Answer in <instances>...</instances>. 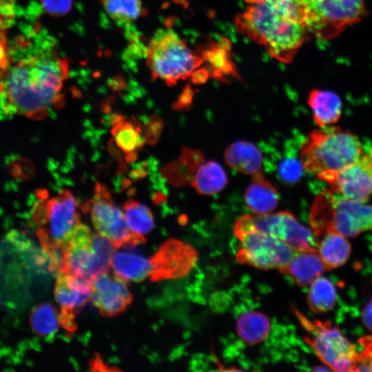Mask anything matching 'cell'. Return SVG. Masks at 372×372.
<instances>
[{"mask_svg":"<svg viewBox=\"0 0 372 372\" xmlns=\"http://www.w3.org/2000/svg\"><path fill=\"white\" fill-rule=\"evenodd\" d=\"M68 74V61L50 39L35 32L17 37L0 72V119L45 118L50 106L63 104L60 92Z\"/></svg>","mask_w":372,"mask_h":372,"instance_id":"1","label":"cell"},{"mask_svg":"<svg viewBox=\"0 0 372 372\" xmlns=\"http://www.w3.org/2000/svg\"><path fill=\"white\" fill-rule=\"evenodd\" d=\"M251 5L235 20L237 30L273 58L290 62L311 33L308 0H245Z\"/></svg>","mask_w":372,"mask_h":372,"instance_id":"2","label":"cell"},{"mask_svg":"<svg viewBox=\"0 0 372 372\" xmlns=\"http://www.w3.org/2000/svg\"><path fill=\"white\" fill-rule=\"evenodd\" d=\"M312 131L300 147V162L307 172L316 176L342 169L363 155L358 137L338 126Z\"/></svg>","mask_w":372,"mask_h":372,"instance_id":"3","label":"cell"},{"mask_svg":"<svg viewBox=\"0 0 372 372\" xmlns=\"http://www.w3.org/2000/svg\"><path fill=\"white\" fill-rule=\"evenodd\" d=\"M310 220L316 237L329 231L354 237L372 231V205L347 200L326 189L314 200Z\"/></svg>","mask_w":372,"mask_h":372,"instance_id":"4","label":"cell"},{"mask_svg":"<svg viewBox=\"0 0 372 372\" xmlns=\"http://www.w3.org/2000/svg\"><path fill=\"white\" fill-rule=\"evenodd\" d=\"M202 59L171 28L157 30L146 48V63L154 79L174 85L190 76Z\"/></svg>","mask_w":372,"mask_h":372,"instance_id":"5","label":"cell"},{"mask_svg":"<svg viewBox=\"0 0 372 372\" xmlns=\"http://www.w3.org/2000/svg\"><path fill=\"white\" fill-rule=\"evenodd\" d=\"M116 249L109 239L79 223L64 249L60 272L90 282L109 271Z\"/></svg>","mask_w":372,"mask_h":372,"instance_id":"6","label":"cell"},{"mask_svg":"<svg viewBox=\"0 0 372 372\" xmlns=\"http://www.w3.org/2000/svg\"><path fill=\"white\" fill-rule=\"evenodd\" d=\"M293 311L309 333L304 337L305 342L321 361L335 371H353L358 353L340 329L327 321L311 320L296 309Z\"/></svg>","mask_w":372,"mask_h":372,"instance_id":"7","label":"cell"},{"mask_svg":"<svg viewBox=\"0 0 372 372\" xmlns=\"http://www.w3.org/2000/svg\"><path fill=\"white\" fill-rule=\"evenodd\" d=\"M47 201L48 211L36 233L51 262L62 258L75 227L80 223L77 203L68 190H61Z\"/></svg>","mask_w":372,"mask_h":372,"instance_id":"8","label":"cell"},{"mask_svg":"<svg viewBox=\"0 0 372 372\" xmlns=\"http://www.w3.org/2000/svg\"><path fill=\"white\" fill-rule=\"evenodd\" d=\"M251 230L268 234L295 251L317 248V239L313 232L299 223L289 211L262 215L243 214L236 220L234 226L236 236Z\"/></svg>","mask_w":372,"mask_h":372,"instance_id":"9","label":"cell"},{"mask_svg":"<svg viewBox=\"0 0 372 372\" xmlns=\"http://www.w3.org/2000/svg\"><path fill=\"white\" fill-rule=\"evenodd\" d=\"M311 33L319 39H331L366 14L364 0H308Z\"/></svg>","mask_w":372,"mask_h":372,"instance_id":"10","label":"cell"},{"mask_svg":"<svg viewBox=\"0 0 372 372\" xmlns=\"http://www.w3.org/2000/svg\"><path fill=\"white\" fill-rule=\"evenodd\" d=\"M97 232L109 239L116 247H133L145 242V238L130 230L125 214L113 203L106 188L97 184L94 198L86 205Z\"/></svg>","mask_w":372,"mask_h":372,"instance_id":"11","label":"cell"},{"mask_svg":"<svg viewBox=\"0 0 372 372\" xmlns=\"http://www.w3.org/2000/svg\"><path fill=\"white\" fill-rule=\"evenodd\" d=\"M236 238L240 242L236 260L262 270L279 269L287 264L295 251L279 239L258 230L244 232Z\"/></svg>","mask_w":372,"mask_h":372,"instance_id":"12","label":"cell"},{"mask_svg":"<svg viewBox=\"0 0 372 372\" xmlns=\"http://www.w3.org/2000/svg\"><path fill=\"white\" fill-rule=\"evenodd\" d=\"M317 178L327 183L335 194L366 203L372 195V154H363L349 165L322 173Z\"/></svg>","mask_w":372,"mask_h":372,"instance_id":"13","label":"cell"},{"mask_svg":"<svg viewBox=\"0 0 372 372\" xmlns=\"http://www.w3.org/2000/svg\"><path fill=\"white\" fill-rule=\"evenodd\" d=\"M198 253L192 245L171 238L164 242L149 258L152 270L149 278L154 281L182 278L195 267Z\"/></svg>","mask_w":372,"mask_h":372,"instance_id":"14","label":"cell"},{"mask_svg":"<svg viewBox=\"0 0 372 372\" xmlns=\"http://www.w3.org/2000/svg\"><path fill=\"white\" fill-rule=\"evenodd\" d=\"M54 293L61 308V326L69 332H74L76 329L74 321L76 313L90 300V282L71 274L59 272Z\"/></svg>","mask_w":372,"mask_h":372,"instance_id":"15","label":"cell"},{"mask_svg":"<svg viewBox=\"0 0 372 372\" xmlns=\"http://www.w3.org/2000/svg\"><path fill=\"white\" fill-rule=\"evenodd\" d=\"M92 303L103 316L112 317L124 311L132 302L127 282L112 274L103 273L90 282Z\"/></svg>","mask_w":372,"mask_h":372,"instance_id":"16","label":"cell"},{"mask_svg":"<svg viewBox=\"0 0 372 372\" xmlns=\"http://www.w3.org/2000/svg\"><path fill=\"white\" fill-rule=\"evenodd\" d=\"M278 270L289 276L296 285L305 287L321 276L326 268L316 248L295 251L287 264Z\"/></svg>","mask_w":372,"mask_h":372,"instance_id":"17","label":"cell"},{"mask_svg":"<svg viewBox=\"0 0 372 372\" xmlns=\"http://www.w3.org/2000/svg\"><path fill=\"white\" fill-rule=\"evenodd\" d=\"M278 201L276 188L262 172L252 176L245 194V205L251 212L257 215L270 214L276 208Z\"/></svg>","mask_w":372,"mask_h":372,"instance_id":"18","label":"cell"},{"mask_svg":"<svg viewBox=\"0 0 372 372\" xmlns=\"http://www.w3.org/2000/svg\"><path fill=\"white\" fill-rule=\"evenodd\" d=\"M112 133L116 145L127 154V162L134 161L137 151L143 146L145 138L142 126L136 120L126 121L119 114L112 116Z\"/></svg>","mask_w":372,"mask_h":372,"instance_id":"19","label":"cell"},{"mask_svg":"<svg viewBox=\"0 0 372 372\" xmlns=\"http://www.w3.org/2000/svg\"><path fill=\"white\" fill-rule=\"evenodd\" d=\"M224 158L227 165L240 173L254 176L262 172V154L250 142L233 143L225 149Z\"/></svg>","mask_w":372,"mask_h":372,"instance_id":"20","label":"cell"},{"mask_svg":"<svg viewBox=\"0 0 372 372\" xmlns=\"http://www.w3.org/2000/svg\"><path fill=\"white\" fill-rule=\"evenodd\" d=\"M315 123L321 128L336 123L342 114V101L333 92L316 89L308 99Z\"/></svg>","mask_w":372,"mask_h":372,"instance_id":"21","label":"cell"},{"mask_svg":"<svg viewBox=\"0 0 372 372\" xmlns=\"http://www.w3.org/2000/svg\"><path fill=\"white\" fill-rule=\"evenodd\" d=\"M110 266L114 273L127 282H141L149 277L152 270L149 259L127 251H115Z\"/></svg>","mask_w":372,"mask_h":372,"instance_id":"22","label":"cell"},{"mask_svg":"<svg viewBox=\"0 0 372 372\" xmlns=\"http://www.w3.org/2000/svg\"><path fill=\"white\" fill-rule=\"evenodd\" d=\"M321 235L322 238L317 240V249L326 269L343 265L348 260L351 250L347 237L333 231H326Z\"/></svg>","mask_w":372,"mask_h":372,"instance_id":"23","label":"cell"},{"mask_svg":"<svg viewBox=\"0 0 372 372\" xmlns=\"http://www.w3.org/2000/svg\"><path fill=\"white\" fill-rule=\"evenodd\" d=\"M190 183L199 194L213 195L226 186L227 177L220 164L208 161L198 167Z\"/></svg>","mask_w":372,"mask_h":372,"instance_id":"24","label":"cell"},{"mask_svg":"<svg viewBox=\"0 0 372 372\" xmlns=\"http://www.w3.org/2000/svg\"><path fill=\"white\" fill-rule=\"evenodd\" d=\"M270 329L269 319L260 311L245 312L238 318L236 323L239 337L249 344H256L265 340Z\"/></svg>","mask_w":372,"mask_h":372,"instance_id":"25","label":"cell"},{"mask_svg":"<svg viewBox=\"0 0 372 372\" xmlns=\"http://www.w3.org/2000/svg\"><path fill=\"white\" fill-rule=\"evenodd\" d=\"M29 322L32 330L42 338L52 337L61 326L59 313L48 302L41 303L32 310Z\"/></svg>","mask_w":372,"mask_h":372,"instance_id":"26","label":"cell"},{"mask_svg":"<svg viewBox=\"0 0 372 372\" xmlns=\"http://www.w3.org/2000/svg\"><path fill=\"white\" fill-rule=\"evenodd\" d=\"M335 302L336 291L329 279L320 276L311 284L307 303L312 312L321 313L330 311Z\"/></svg>","mask_w":372,"mask_h":372,"instance_id":"27","label":"cell"},{"mask_svg":"<svg viewBox=\"0 0 372 372\" xmlns=\"http://www.w3.org/2000/svg\"><path fill=\"white\" fill-rule=\"evenodd\" d=\"M127 225L132 234L144 237L154 227L152 213L146 205L127 200L123 206Z\"/></svg>","mask_w":372,"mask_h":372,"instance_id":"28","label":"cell"},{"mask_svg":"<svg viewBox=\"0 0 372 372\" xmlns=\"http://www.w3.org/2000/svg\"><path fill=\"white\" fill-rule=\"evenodd\" d=\"M101 3L107 14L119 24L135 21L143 12L141 0H101Z\"/></svg>","mask_w":372,"mask_h":372,"instance_id":"29","label":"cell"},{"mask_svg":"<svg viewBox=\"0 0 372 372\" xmlns=\"http://www.w3.org/2000/svg\"><path fill=\"white\" fill-rule=\"evenodd\" d=\"M223 45L211 47L203 54V59L206 60L211 67L214 74L218 77L224 75L236 74L232 63L229 61L228 53Z\"/></svg>","mask_w":372,"mask_h":372,"instance_id":"30","label":"cell"},{"mask_svg":"<svg viewBox=\"0 0 372 372\" xmlns=\"http://www.w3.org/2000/svg\"><path fill=\"white\" fill-rule=\"evenodd\" d=\"M302 169H304L301 162L293 158H287L281 162L278 174L284 181L293 183L300 179Z\"/></svg>","mask_w":372,"mask_h":372,"instance_id":"31","label":"cell"},{"mask_svg":"<svg viewBox=\"0 0 372 372\" xmlns=\"http://www.w3.org/2000/svg\"><path fill=\"white\" fill-rule=\"evenodd\" d=\"M41 3L45 12L54 16L68 14L72 6V0H41Z\"/></svg>","mask_w":372,"mask_h":372,"instance_id":"32","label":"cell"},{"mask_svg":"<svg viewBox=\"0 0 372 372\" xmlns=\"http://www.w3.org/2000/svg\"><path fill=\"white\" fill-rule=\"evenodd\" d=\"M163 129V121L157 116L150 117L143 130L145 141L149 144H155Z\"/></svg>","mask_w":372,"mask_h":372,"instance_id":"33","label":"cell"},{"mask_svg":"<svg viewBox=\"0 0 372 372\" xmlns=\"http://www.w3.org/2000/svg\"><path fill=\"white\" fill-rule=\"evenodd\" d=\"M14 0H0V27L8 28L14 21Z\"/></svg>","mask_w":372,"mask_h":372,"instance_id":"34","label":"cell"},{"mask_svg":"<svg viewBox=\"0 0 372 372\" xmlns=\"http://www.w3.org/2000/svg\"><path fill=\"white\" fill-rule=\"evenodd\" d=\"M360 365L363 371H372V349L364 348L360 353Z\"/></svg>","mask_w":372,"mask_h":372,"instance_id":"35","label":"cell"},{"mask_svg":"<svg viewBox=\"0 0 372 372\" xmlns=\"http://www.w3.org/2000/svg\"><path fill=\"white\" fill-rule=\"evenodd\" d=\"M362 320L366 327L372 331V300L364 308L362 314Z\"/></svg>","mask_w":372,"mask_h":372,"instance_id":"36","label":"cell"},{"mask_svg":"<svg viewBox=\"0 0 372 372\" xmlns=\"http://www.w3.org/2000/svg\"><path fill=\"white\" fill-rule=\"evenodd\" d=\"M360 345L363 348L372 349V335H365L359 340Z\"/></svg>","mask_w":372,"mask_h":372,"instance_id":"37","label":"cell"}]
</instances>
